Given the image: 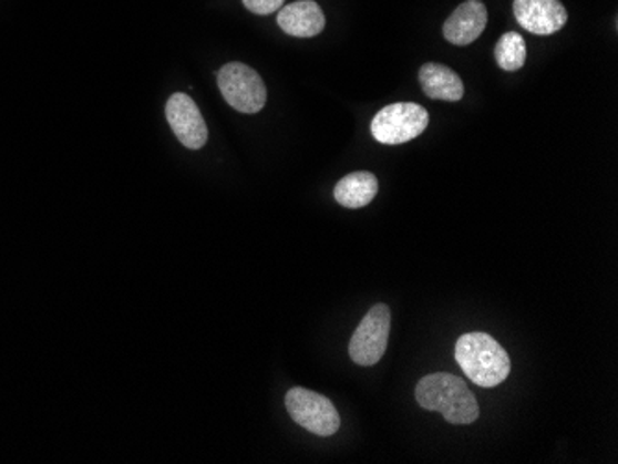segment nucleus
I'll list each match as a JSON object with an SVG mask.
<instances>
[{"label": "nucleus", "mask_w": 618, "mask_h": 464, "mask_svg": "<svg viewBox=\"0 0 618 464\" xmlns=\"http://www.w3.org/2000/svg\"><path fill=\"white\" fill-rule=\"evenodd\" d=\"M391 331V311L385 303H378L363 317L350 339V359L360 367H372L388 350Z\"/></svg>", "instance_id": "nucleus-6"}, {"label": "nucleus", "mask_w": 618, "mask_h": 464, "mask_svg": "<svg viewBox=\"0 0 618 464\" xmlns=\"http://www.w3.org/2000/svg\"><path fill=\"white\" fill-rule=\"evenodd\" d=\"M165 115L169 121V126L175 132L182 145L198 151L208 141V126L204 123L203 113L192 96L186 93H175L171 95L165 107Z\"/></svg>", "instance_id": "nucleus-7"}, {"label": "nucleus", "mask_w": 618, "mask_h": 464, "mask_svg": "<svg viewBox=\"0 0 618 464\" xmlns=\"http://www.w3.org/2000/svg\"><path fill=\"white\" fill-rule=\"evenodd\" d=\"M286 0H243V4L256 16H270L284 7Z\"/></svg>", "instance_id": "nucleus-14"}, {"label": "nucleus", "mask_w": 618, "mask_h": 464, "mask_svg": "<svg viewBox=\"0 0 618 464\" xmlns=\"http://www.w3.org/2000/svg\"><path fill=\"white\" fill-rule=\"evenodd\" d=\"M286 408L291 419L313 435L332 436L341 427V416L336 405L327 396L302 386H292L287 392Z\"/></svg>", "instance_id": "nucleus-4"}, {"label": "nucleus", "mask_w": 618, "mask_h": 464, "mask_svg": "<svg viewBox=\"0 0 618 464\" xmlns=\"http://www.w3.org/2000/svg\"><path fill=\"white\" fill-rule=\"evenodd\" d=\"M455 361L468 380L484 389L501 385L512 372V361L501 342L482 331L465 333L457 339Z\"/></svg>", "instance_id": "nucleus-2"}, {"label": "nucleus", "mask_w": 618, "mask_h": 464, "mask_svg": "<svg viewBox=\"0 0 618 464\" xmlns=\"http://www.w3.org/2000/svg\"><path fill=\"white\" fill-rule=\"evenodd\" d=\"M513 12L518 24L535 35H552L567 24V10L559 0H515Z\"/></svg>", "instance_id": "nucleus-8"}, {"label": "nucleus", "mask_w": 618, "mask_h": 464, "mask_svg": "<svg viewBox=\"0 0 618 464\" xmlns=\"http://www.w3.org/2000/svg\"><path fill=\"white\" fill-rule=\"evenodd\" d=\"M378 195V179L372 173H352L339 179L333 190L336 200L349 209H360Z\"/></svg>", "instance_id": "nucleus-12"}, {"label": "nucleus", "mask_w": 618, "mask_h": 464, "mask_svg": "<svg viewBox=\"0 0 618 464\" xmlns=\"http://www.w3.org/2000/svg\"><path fill=\"white\" fill-rule=\"evenodd\" d=\"M327 18L313 0H298L278 10V27L292 38H316L321 34Z\"/></svg>", "instance_id": "nucleus-10"}, {"label": "nucleus", "mask_w": 618, "mask_h": 464, "mask_svg": "<svg viewBox=\"0 0 618 464\" xmlns=\"http://www.w3.org/2000/svg\"><path fill=\"white\" fill-rule=\"evenodd\" d=\"M419 405L439 411L450 424H473L480 416L478 402L465 381L452 374H430L415 389Z\"/></svg>", "instance_id": "nucleus-1"}, {"label": "nucleus", "mask_w": 618, "mask_h": 464, "mask_svg": "<svg viewBox=\"0 0 618 464\" xmlns=\"http://www.w3.org/2000/svg\"><path fill=\"white\" fill-rule=\"evenodd\" d=\"M495 58L498 68L507 73H515L526 63V41L518 32H506L495 47Z\"/></svg>", "instance_id": "nucleus-13"}, {"label": "nucleus", "mask_w": 618, "mask_h": 464, "mask_svg": "<svg viewBox=\"0 0 618 464\" xmlns=\"http://www.w3.org/2000/svg\"><path fill=\"white\" fill-rule=\"evenodd\" d=\"M430 115L415 102H396L374 115L371 134L382 145H402L413 141L426 130Z\"/></svg>", "instance_id": "nucleus-3"}, {"label": "nucleus", "mask_w": 618, "mask_h": 464, "mask_svg": "<svg viewBox=\"0 0 618 464\" xmlns=\"http://www.w3.org/2000/svg\"><path fill=\"white\" fill-rule=\"evenodd\" d=\"M487 27V8L482 0H467L455 8L443 27L444 40L452 45L467 47L478 40Z\"/></svg>", "instance_id": "nucleus-9"}, {"label": "nucleus", "mask_w": 618, "mask_h": 464, "mask_svg": "<svg viewBox=\"0 0 618 464\" xmlns=\"http://www.w3.org/2000/svg\"><path fill=\"white\" fill-rule=\"evenodd\" d=\"M422 91L433 101L460 102L465 87L457 73L441 63H424L419 71Z\"/></svg>", "instance_id": "nucleus-11"}, {"label": "nucleus", "mask_w": 618, "mask_h": 464, "mask_svg": "<svg viewBox=\"0 0 618 464\" xmlns=\"http://www.w3.org/2000/svg\"><path fill=\"white\" fill-rule=\"evenodd\" d=\"M217 84L225 101L241 113H258L267 102V87L253 68L245 63H226L217 74Z\"/></svg>", "instance_id": "nucleus-5"}]
</instances>
